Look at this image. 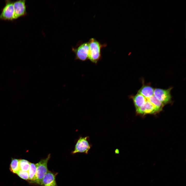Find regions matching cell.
Segmentation results:
<instances>
[{
	"mask_svg": "<svg viewBox=\"0 0 186 186\" xmlns=\"http://www.w3.org/2000/svg\"><path fill=\"white\" fill-rule=\"evenodd\" d=\"M136 110L139 108L145 102L147 99L141 94L137 93L135 95L131 96Z\"/></svg>",
	"mask_w": 186,
	"mask_h": 186,
	"instance_id": "30bf717a",
	"label": "cell"
},
{
	"mask_svg": "<svg viewBox=\"0 0 186 186\" xmlns=\"http://www.w3.org/2000/svg\"><path fill=\"white\" fill-rule=\"evenodd\" d=\"M172 88L167 89L156 88L154 89V94L164 105L171 102L172 97L171 91Z\"/></svg>",
	"mask_w": 186,
	"mask_h": 186,
	"instance_id": "277c9868",
	"label": "cell"
},
{
	"mask_svg": "<svg viewBox=\"0 0 186 186\" xmlns=\"http://www.w3.org/2000/svg\"><path fill=\"white\" fill-rule=\"evenodd\" d=\"M89 141V136L80 137L77 141L72 153L74 154L79 153L88 154L91 146Z\"/></svg>",
	"mask_w": 186,
	"mask_h": 186,
	"instance_id": "3957f363",
	"label": "cell"
},
{
	"mask_svg": "<svg viewBox=\"0 0 186 186\" xmlns=\"http://www.w3.org/2000/svg\"><path fill=\"white\" fill-rule=\"evenodd\" d=\"M21 178L26 180H29V174L28 172L24 171L19 170L17 173Z\"/></svg>",
	"mask_w": 186,
	"mask_h": 186,
	"instance_id": "2e32d148",
	"label": "cell"
},
{
	"mask_svg": "<svg viewBox=\"0 0 186 186\" xmlns=\"http://www.w3.org/2000/svg\"><path fill=\"white\" fill-rule=\"evenodd\" d=\"M89 47L88 59L96 64L100 58L101 48L105 45L102 44L95 39L91 38L88 42Z\"/></svg>",
	"mask_w": 186,
	"mask_h": 186,
	"instance_id": "6da1fadb",
	"label": "cell"
},
{
	"mask_svg": "<svg viewBox=\"0 0 186 186\" xmlns=\"http://www.w3.org/2000/svg\"><path fill=\"white\" fill-rule=\"evenodd\" d=\"M147 99L154 106L158 112L162 110L164 105L154 95Z\"/></svg>",
	"mask_w": 186,
	"mask_h": 186,
	"instance_id": "7c38bea8",
	"label": "cell"
},
{
	"mask_svg": "<svg viewBox=\"0 0 186 186\" xmlns=\"http://www.w3.org/2000/svg\"><path fill=\"white\" fill-rule=\"evenodd\" d=\"M154 89L148 85H143L138 90V93L141 94L146 99H148L154 94Z\"/></svg>",
	"mask_w": 186,
	"mask_h": 186,
	"instance_id": "8fae6325",
	"label": "cell"
},
{
	"mask_svg": "<svg viewBox=\"0 0 186 186\" xmlns=\"http://www.w3.org/2000/svg\"><path fill=\"white\" fill-rule=\"evenodd\" d=\"M136 112L137 114L143 115L158 112L156 108L147 99L144 105L136 110Z\"/></svg>",
	"mask_w": 186,
	"mask_h": 186,
	"instance_id": "ba28073f",
	"label": "cell"
},
{
	"mask_svg": "<svg viewBox=\"0 0 186 186\" xmlns=\"http://www.w3.org/2000/svg\"><path fill=\"white\" fill-rule=\"evenodd\" d=\"M73 51L75 55V59L82 61L88 59L89 47L88 42L84 43L76 48H73Z\"/></svg>",
	"mask_w": 186,
	"mask_h": 186,
	"instance_id": "8992f818",
	"label": "cell"
},
{
	"mask_svg": "<svg viewBox=\"0 0 186 186\" xmlns=\"http://www.w3.org/2000/svg\"><path fill=\"white\" fill-rule=\"evenodd\" d=\"M11 172L17 174L20 170L19 159L12 158V159L10 166Z\"/></svg>",
	"mask_w": 186,
	"mask_h": 186,
	"instance_id": "5bb4252c",
	"label": "cell"
},
{
	"mask_svg": "<svg viewBox=\"0 0 186 186\" xmlns=\"http://www.w3.org/2000/svg\"><path fill=\"white\" fill-rule=\"evenodd\" d=\"M13 2L10 0L5 1V5L0 14V19L11 21L14 20Z\"/></svg>",
	"mask_w": 186,
	"mask_h": 186,
	"instance_id": "5b68a950",
	"label": "cell"
},
{
	"mask_svg": "<svg viewBox=\"0 0 186 186\" xmlns=\"http://www.w3.org/2000/svg\"><path fill=\"white\" fill-rule=\"evenodd\" d=\"M29 180L30 182H35L36 173V164L30 163L28 171Z\"/></svg>",
	"mask_w": 186,
	"mask_h": 186,
	"instance_id": "4fadbf2b",
	"label": "cell"
},
{
	"mask_svg": "<svg viewBox=\"0 0 186 186\" xmlns=\"http://www.w3.org/2000/svg\"><path fill=\"white\" fill-rule=\"evenodd\" d=\"M14 19H16L27 14L25 0H17L13 2Z\"/></svg>",
	"mask_w": 186,
	"mask_h": 186,
	"instance_id": "52a82bcc",
	"label": "cell"
},
{
	"mask_svg": "<svg viewBox=\"0 0 186 186\" xmlns=\"http://www.w3.org/2000/svg\"><path fill=\"white\" fill-rule=\"evenodd\" d=\"M50 158V154H49L46 158L41 159L36 164V173L35 182L37 184L41 185L42 179L48 171L47 164Z\"/></svg>",
	"mask_w": 186,
	"mask_h": 186,
	"instance_id": "7a4b0ae2",
	"label": "cell"
},
{
	"mask_svg": "<svg viewBox=\"0 0 186 186\" xmlns=\"http://www.w3.org/2000/svg\"><path fill=\"white\" fill-rule=\"evenodd\" d=\"M30 163L28 161L24 159H19L20 169L24 171L28 172Z\"/></svg>",
	"mask_w": 186,
	"mask_h": 186,
	"instance_id": "9a60e30c",
	"label": "cell"
},
{
	"mask_svg": "<svg viewBox=\"0 0 186 186\" xmlns=\"http://www.w3.org/2000/svg\"><path fill=\"white\" fill-rule=\"evenodd\" d=\"M57 174L48 171L42 179L41 185L42 186H58L56 180Z\"/></svg>",
	"mask_w": 186,
	"mask_h": 186,
	"instance_id": "9c48e42d",
	"label": "cell"
}]
</instances>
